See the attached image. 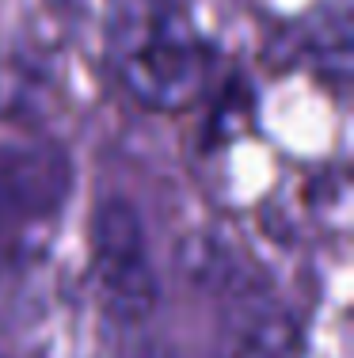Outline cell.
Here are the masks:
<instances>
[{
	"label": "cell",
	"mask_w": 354,
	"mask_h": 358,
	"mask_svg": "<svg viewBox=\"0 0 354 358\" xmlns=\"http://www.w3.org/2000/svg\"><path fill=\"white\" fill-rule=\"evenodd\" d=\"M221 358H297V320L263 289L244 286L229 294L217 336Z\"/></svg>",
	"instance_id": "277c9868"
},
{
	"label": "cell",
	"mask_w": 354,
	"mask_h": 358,
	"mask_svg": "<svg viewBox=\"0 0 354 358\" xmlns=\"http://www.w3.org/2000/svg\"><path fill=\"white\" fill-rule=\"evenodd\" d=\"M103 46L126 92L149 110H183L206 88V50L164 0H103Z\"/></svg>",
	"instance_id": "6da1fadb"
},
{
	"label": "cell",
	"mask_w": 354,
	"mask_h": 358,
	"mask_svg": "<svg viewBox=\"0 0 354 358\" xmlns=\"http://www.w3.org/2000/svg\"><path fill=\"white\" fill-rule=\"evenodd\" d=\"M69 194V160L57 149H0V221L31 225Z\"/></svg>",
	"instance_id": "3957f363"
},
{
	"label": "cell",
	"mask_w": 354,
	"mask_h": 358,
	"mask_svg": "<svg viewBox=\"0 0 354 358\" xmlns=\"http://www.w3.org/2000/svg\"><path fill=\"white\" fill-rule=\"evenodd\" d=\"M46 110V84L23 65L0 62V118H35Z\"/></svg>",
	"instance_id": "5b68a950"
},
{
	"label": "cell",
	"mask_w": 354,
	"mask_h": 358,
	"mask_svg": "<svg viewBox=\"0 0 354 358\" xmlns=\"http://www.w3.org/2000/svg\"><path fill=\"white\" fill-rule=\"evenodd\" d=\"M138 358H168L164 351H160V347H149V351H141Z\"/></svg>",
	"instance_id": "8992f818"
},
{
	"label": "cell",
	"mask_w": 354,
	"mask_h": 358,
	"mask_svg": "<svg viewBox=\"0 0 354 358\" xmlns=\"http://www.w3.org/2000/svg\"><path fill=\"white\" fill-rule=\"evenodd\" d=\"M91 259L107 317L141 324L156 309V275L149 267L145 229L126 199H111L91 217Z\"/></svg>",
	"instance_id": "7a4b0ae2"
}]
</instances>
